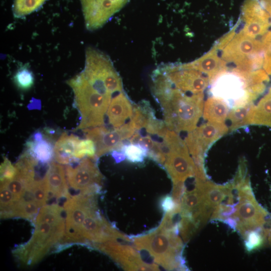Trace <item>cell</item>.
Instances as JSON below:
<instances>
[{
    "label": "cell",
    "instance_id": "1",
    "mask_svg": "<svg viewBox=\"0 0 271 271\" xmlns=\"http://www.w3.org/2000/svg\"><path fill=\"white\" fill-rule=\"evenodd\" d=\"M152 79V93L162 108L167 127L177 133L193 130L203 114V92L188 94L174 87L157 69Z\"/></svg>",
    "mask_w": 271,
    "mask_h": 271
},
{
    "label": "cell",
    "instance_id": "2",
    "mask_svg": "<svg viewBox=\"0 0 271 271\" xmlns=\"http://www.w3.org/2000/svg\"><path fill=\"white\" fill-rule=\"evenodd\" d=\"M63 209L56 204L42 206L34 221L30 239L15 249L13 253L23 263L30 265L40 261L64 235Z\"/></svg>",
    "mask_w": 271,
    "mask_h": 271
},
{
    "label": "cell",
    "instance_id": "3",
    "mask_svg": "<svg viewBox=\"0 0 271 271\" xmlns=\"http://www.w3.org/2000/svg\"><path fill=\"white\" fill-rule=\"evenodd\" d=\"M74 95V103L81 118L73 130L103 125L104 115L111 100L96 90L81 72L67 80Z\"/></svg>",
    "mask_w": 271,
    "mask_h": 271
},
{
    "label": "cell",
    "instance_id": "4",
    "mask_svg": "<svg viewBox=\"0 0 271 271\" xmlns=\"http://www.w3.org/2000/svg\"><path fill=\"white\" fill-rule=\"evenodd\" d=\"M175 232L160 226L155 232L137 237L134 243L140 249H146L155 261L165 268H185L181 259L182 243Z\"/></svg>",
    "mask_w": 271,
    "mask_h": 271
},
{
    "label": "cell",
    "instance_id": "5",
    "mask_svg": "<svg viewBox=\"0 0 271 271\" xmlns=\"http://www.w3.org/2000/svg\"><path fill=\"white\" fill-rule=\"evenodd\" d=\"M96 194H82L69 197L64 204L66 214L63 243H80V230L87 216L97 210Z\"/></svg>",
    "mask_w": 271,
    "mask_h": 271
},
{
    "label": "cell",
    "instance_id": "6",
    "mask_svg": "<svg viewBox=\"0 0 271 271\" xmlns=\"http://www.w3.org/2000/svg\"><path fill=\"white\" fill-rule=\"evenodd\" d=\"M229 132L224 123L207 122L189 132L184 141L195 165L204 168V156L216 141Z\"/></svg>",
    "mask_w": 271,
    "mask_h": 271
},
{
    "label": "cell",
    "instance_id": "7",
    "mask_svg": "<svg viewBox=\"0 0 271 271\" xmlns=\"http://www.w3.org/2000/svg\"><path fill=\"white\" fill-rule=\"evenodd\" d=\"M83 74L103 82L112 94L123 91L122 82L110 58L93 47H88L85 52Z\"/></svg>",
    "mask_w": 271,
    "mask_h": 271
},
{
    "label": "cell",
    "instance_id": "8",
    "mask_svg": "<svg viewBox=\"0 0 271 271\" xmlns=\"http://www.w3.org/2000/svg\"><path fill=\"white\" fill-rule=\"evenodd\" d=\"M157 69L173 86L188 94L203 92L210 82L206 75L192 67L189 63L163 64Z\"/></svg>",
    "mask_w": 271,
    "mask_h": 271
},
{
    "label": "cell",
    "instance_id": "9",
    "mask_svg": "<svg viewBox=\"0 0 271 271\" xmlns=\"http://www.w3.org/2000/svg\"><path fill=\"white\" fill-rule=\"evenodd\" d=\"M87 139L93 141L96 158L114 150L120 151L124 141L130 139L136 130L130 121L118 128L109 129L103 125L83 129Z\"/></svg>",
    "mask_w": 271,
    "mask_h": 271
},
{
    "label": "cell",
    "instance_id": "10",
    "mask_svg": "<svg viewBox=\"0 0 271 271\" xmlns=\"http://www.w3.org/2000/svg\"><path fill=\"white\" fill-rule=\"evenodd\" d=\"M84 158L75 167L68 165L66 175L70 187L82 194H96L101 188L103 176L96 165Z\"/></svg>",
    "mask_w": 271,
    "mask_h": 271
},
{
    "label": "cell",
    "instance_id": "11",
    "mask_svg": "<svg viewBox=\"0 0 271 271\" xmlns=\"http://www.w3.org/2000/svg\"><path fill=\"white\" fill-rule=\"evenodd\" d=\"M239 203L232 216L236 228L245 237L250 231L260 229L265 223L267 212L257 204L252 192L238 194Z\"/></svg>",
    "mask_w": 271,
    "mask_h": 271
},
{
    "label": "cell",
    "instance_id": "12",
    "mask_svg": "<svg viewBox=\"0 0 271 271\" xmlns=\"http://www.w3.org/2000/svg\"><path fill=\"white\" fill-rule=\"evenodd\" d=\"M129 0H80L85 26L94 31L102 27Z\"/></svg>",
    "mask_w": 271,
    "mask_h": 271
},
{
    "label": "cell",
    "instance_id": "13",
    "mask_svg": "<svg viewBox=\"0 0 271 271\" xmlns=\"http://www.w3.org/2000/svg\"><path fill=\"white\" fill-rule=\"evenodd\" d=\"M80 243L92 242L101 243L108 241H116L117 238L129 241L106 221L97 211L88 214L83 221L80 230Z\"/></svg>",
    "mask_w": 271,
    "mask_h": 271
},
{
    "label": "cell",
    "instance_id": "14",
    "mask_svg": "<svg viewBox=\"0 0 271 271\" xmlns=\"http://www.w3.org/2000/svg\"><path fill=\"white\" fill-rule=\"evenodd\" d=\"M114 242L108 241L95 243L93 245L96 248L110 255L115 261L122 265L125 268L135 270L151 269L150 266L142 262L138 252L133 249Z\"/></svg>",
    "mask_w": 271,
    "mask_h": 271
},
{
    "label": "cell",
    "instance_id": "15",
    "mask_svg": "<svg viewBox=\"0 0 271 271\" xmlns=\"http://www.w3.org/2000/svg\"><path fill=\"white\" fill-rule=\"evenodd\" d=\"M133 105L124 91L113 97L106 114L109 123L114 128H118L130 118L133 113Z\"/></svg>",
    "mask_w": 271,
    "mask_h": 271
},
{
    "label": "cell",
    "instance_id": "16",
    "mask_svg": "<svg viewBox=\"0 0 271 271\" xmlns=\"http://www.w3.org/2000/svg\"><path fill=\"white\" fill-rule=\"evenodd\" d=\"M44 178L50 194L57 198L70 197L63 167L61 164L52 162Z\"/></svg>",
    "mask_w": 271,
    "mask_h": 271
},
{
    "label": "cell",
    "instance_id": "17",
    "mask_svg": "<svg viewBox=\"0 0 271 271\" xmlns=\"http://www.w3.org/2000/svg\"><path fill=\"white\" fill-rule=\"evenodd\" d=\"M189 63L192 67L206 75L210 82L226 69L215 47L200 58Z\"/></svg>",
    "mask_w": 271,
    "mask_h": 271
},
{
    "label": "cell",
    "instance_id": "18",
    "mask_svg": "<svg viewBox=\"0 0 271 271\" xmlns=\"http://www.w3.org/2000/svg\"><path fill=\"white\" fill-rule=\"evenodd\" d=\"M80 139L77 136L63 132L54 145V158L61 164L77 162L74 154Z\"/></svg>",
    "mask_w": 271,
    "mask_h": 271
},
{
    "label": "cell",
    "instance_id": "19",
    "mask_svg": "<svg viewBox=\"0 0 271 271\" xmlns=\"http://www.w3.org/2000/svg\"><path fill=\"white\" fill-rule=\"evenodd\" d=\"M249 124L271 127V87L256 105L251 106Z\"/></svg>",
    "mask_w": 271,
    "mask_h": 271
},
{
    "label": "cell",
    "instance_id": "20",
    "mask_svg": "<svg viewBox=\"0 0 271 271\" xmlns=\"http://www.w3.org/2000/svg\"><path fill=\"white\" fill-rule=\"evenodd\" d=\"M230 108L223 100L215 96L208 98L204 103L203 118L209 122L224 123Z\"/></svg>",
    "mask_w": 271,
    "mask_h": 271
},
{
    "label": "cell",
    "instance_id": "21",
    "mask_svg": "<svg viewBox=\"0 0 271 271\" xmlns=\"http://www.w3.org/2000/svg\"><path fill=\"white\" fill-rule=\"evenodd\" d=\"M26 145V151L38 163L48 164L54 157V146L50 140L44 137L40 140L28 141Z\"/></svg>",
    "mask_w": 271,
    "mask_h": 271
},
{
    "label": "cell",
    "instance_id": "22",
    "mask_svg": "<svg viewBox=\"0 0 271 271\" xmlns=\"http://www.w3.org/2000/svg\"><path fill=\"white\" fill-rule=\"evenodd\" d=\"M156 117L155 111L150 103L143 100L138 104L133 105V113L130 122L137 131L143 128H146Z\"/></svg>",
    "mask_w": 271,
    "mask_h": 271
},
{
    "label": "cell",
    "instance_id": "23",
    "mask_svg": "<svg viewBox=\"0 0 271 271\" xmlns=\"http://www.w3.org/2000/svg\"><path fill=\"white\" fill-rule=\"evenodd\" d=\"M252 104L230 108L227 119L231 123L228 127L229 132H233L249 125V112Z\"/></svg>",
    "mask_w": 271,
    "mask_h": 271
},
{
    "label": "cell",
    "instance_id": "24",
    "mask_svg": "<svg viewBox=\"0 0 271 271\" xmlns=\"http://www.w3.org/2000/svg\"><path fill=\"white\" fill-rule=\"evenodd\" d=\"M47 0H14L13 14L19 18L28 15L39 9Z\"/></svg>",
    "mask_w": 271,
    "mask_h": 271
},
{
    "label": "cell",
    "instance_id": "25",
    "mask_svg": "<svg viewBox=\"0 0 271 271\" xmlns=\"http://www.w3.org/2000/svg\"><path fill=\"white\" fill-rule=\"evenodd\" d=\"M120 151L125 155L127 160L132 163H142L148 157V151L139 144L125 141Z\"/></svg>",
    "mask_w": 271,
    "mask_h": 271
},
{
    "label": "cell",
    "instance_id": "26",
    "mask_svg": "<svg viewBox=\"0 0 271 271\" xmlns=\"http://www.w3.org/2000/svg\"><path fill=\"white\" fill-rule=\"evenodd\" d=\"M16 202L14 196L7 187L1 183V217H12L13 208Z\"/></svg>",
    "mask_w": 271,
    "mask_h": 271
},
{
    "label": "cell",
    "instance_id": "27",
    "mask_svg": "<svg viewBox=\"0 0 271 271\" xmlns=\"http://www.w3.org/2000/svg\"><path fill=\"white\" fill-rule=\"evenodd\" d=\"M89 158L92 160L97 159L96 156V149L95 144L91 140H80L76 148L74 157L77 161L85 157Z\"/></svg>",
    "mask_w": 271,
    "mask_h": 271
},
{
    "label": "cell",
    "instance_id": "28",
    "mask_svg": "<svg viewBox=\"0 0 271 271\" xmlns=\"http://www.w3.org/2000/svg\"><path fill=\"white\" fill-rule=\"evenodd\" d=\"M17 86L23 89L30 88L34 84V77L32 72L26 67L20 69L14 77Z\"/></svg>",
    "mask_w": 271,
    "mask_h": 271
},
{
    "label": "cell",
    "instance_id": "29",
    "mask_svg": "<svg viewBox=\"0 0 271 271\" xmlns=\"http://www.w3.org/2000/svg\"><path fill=\"white\" fill-rule=\"evenodd\" d=\"M1 183L4 184L11 191L15 197L16 202L21 199L26 191V186L25 183L17 175L14 179L2 182Z\"/></svg>",
    "mask_w": 271,
    "mask_h": 271
},
{
    "label": "cell",
    "instance_id": "30",
    "mask_svg": "<svg viewBox=\"0 0 271 271\" xmlns=\"http://www.w3.org/2000/svg\"><path fill=\"white\" fill-rule=\"evenodd\" d=\"M260 229L251 230L245 236V244L248 251L252 250L259 247L263 242V235Z\"/></svg>",
    "mask_w": 271,
    "mask_h": 271
},
{
    "label": "cell",
    "instance_id": "31",
    "mask_svg": "<svg viewBox=\"0 0 271 271\" xmlns=\"http://www.w3.org/2000/svg\"><path fill=\"white\" fill-rule=\"evenodd\" d=\"M17 174V169L10 161L5 158L1 165V182L10 181L14 179Z\"/></svg>",
    "mask_w": 271,
    "mask_h": 271
},
{
    "label": "cell",
    "instance_id": "32",
    "mask_svg": "<svg viewBox=\"0 0 271 271\" xmlns=\"http://www.w3.org/2000/svg\"><path fill=\"white\" fill-rule=\"evenodd\" d=\"M263 43L264 51L263 68L267 74H271V31L266 34Z\"/></svg>",
    "mask_w": 271,
    "mask_h": 271
},
{
    "label": "cell",
    "instance_id": "33",
    "mask_svg": "<svg viewBox=\"0 0 271 271\" xmlns=\"http://www.w3.org/2000/svg\"><path fill=\"white\" fill-rule=\"evenodd\" d=\"M163 209L166 212H170L175 211L178 207L173 198L170 196H167L163 200L162 203Z\"/></svg>",
    "mask_w": 271,
    "mask_h": 271
},
{
    "label": "cell",
    "instance_id": "34",
    "mask_svg": "<svg viewBox=\"0 0 271 271\" xmlns=\"http://www.w3.org/2000/svg\"><path fill=\"white\" fill-rule=\"evenodd\" d=\"M111 155L116 163H119L123 161L126 157L125 154L119 151L114 150L112 151Z\"/></svg>",
    "mask_w": 271,
    "mask_h": 271
},
{
    "label": "cell",
    "instance_id": "35",
    "mask_svg": "<svg viewBox=\"0 0 271 271\" xmlns=\"http://www.w3.org/2000/svg\"><path fill=\"white\" fill-rule=\"evenodd\" d=\"M265 235L268 237L269 242L271 244V228L269 229H266L264 231Z\"/></svg>",
    "mask_w": 271,
    "mask_h": 271
}]
</instances>
